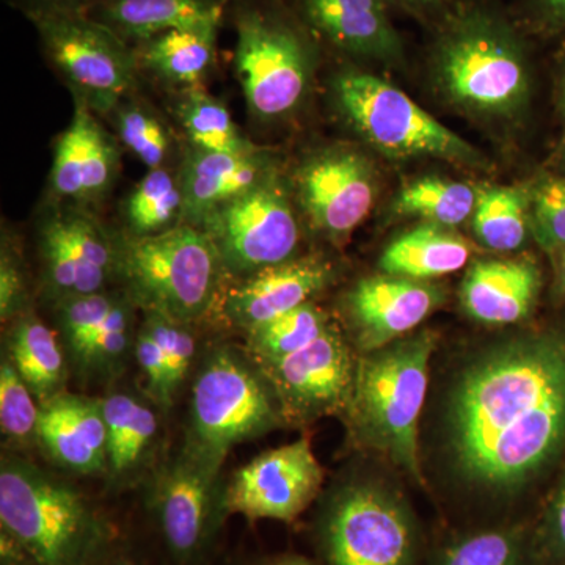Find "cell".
<instances>
[{"mask_svg":"<svg viewBox=\"0 0 565 565\" xmlns=\"http://www.w3.org/2000/svg\"><path fill=\"white\" fill-rule=\"evenodd\" d=\"M278 169L264 148L245 152H204L189 147L180 170L182 223L202 228L215 211L262 184Z\"/></svg>","mask_w":565,"mask_h":565,"instance_id":"21","label":"cell"},{"mask_svg":"<svg viewBox=\"0 0 565 565\" xmlns=\"http://www.w3.org/2000/svg\"><path fill=\"white\" fill-rule=\"evenodd\" d=\"M388 0H299L302 22L316 35L352 57L403 68V36L390 18Z\"/></svg>","mask_w":565,"mask_h":565,"instance_id":"19","label":"cell"},{"mask_svg":"<svg viewBox=\"0 0 565 565\" xmlns=\"http://www.w3.org/2000/svg\"><path fill=\"white\" fill-rule=\"evenodd\" d=\"M9 356L41 404L63 393L66 364L57 334L32 311L14 319Z\"/></svg>","mask_w":565,"mask_h":565,"instance_id":"28","label":"cell"},{"mask_svg":"<svg viewBox=\"0 0 565 565\" xmlns=\"http://www.w3.org/2000/svg\"><path fill=\"white\" fill-rule=\"evenodd\" d=\"M448 462L471 489L512 494L565 448V323L512 334L475 353L449 386Z\"/></svg>","mask_w":565,"mask_h":565,"instance_id":"1","label":"cell"},{"mask_svg":"<svg viewBox=\"0 0 565 565\" xmlns=\"http://www.w3.org/2000/svg\"><path fill=\"white\" fill-rule=\"evenodd\" d=\"M542 539L546 552L565 563V473L546 505Z\"/></svg>","mask_w":565,"mask_h":565,"instance_id":"44","label":"cell"},{"mask_svg":"<svg viewBox=\"0 0 565 565\" xmlns=\"http://www.w3.org/2000/svg\"><path fill=\"white\" fill-rule=\"evenodd\" d=\"M109 565H134V564L131 563V561L121 559V561H114V563H110Z\"/></svg>","mask_w":565,"mask_h":565,"instance_id":"52","label":"cell"},{"mask_svg":"<svg viewBox=\"0 0 565 565\" xmlns=\"http://www.w3.org/2000/svg\"><path fill=\"white\" fill-rule=\"evenodd\" d=\"M330 323L326 311L315 303H305L245 333L248 355L258 364L277 362L313 343Z\"/></svg>","mask_w":565,"mask_h":565,"instance_id":"33","label":"cell"},{"mask_svg":"<svg viewBox=\"0 0 565 565\" xmlns=\"http://www.w3.org/2000/svg\"><path fill=\"white\" fill-rule=\"evenodd\" d=\"M118 294L98 292L73 297L58 305V326L70 345L74 359L90 340L95 330L102 326L111 307L117 302Z\"/></svg>","mask_w":565,"mask_h":565,"instance_id":"40","label":"cell"},{"mask_svg":"<svg viewBox=\"0 0 565 565\" xmlns=\"http://www.w3.org/2000/svg\"><path fill=\"white\" fill-rule=\"evenodd\" d=\"M228 0H98L87 11L136 46L177 29L221 28Z\"/></svg>","mask_w":565,"mask_h":565,"instance_id":"24","label":"cell"},{"mask_svg":"<svg viewBox=\"0 0 565 565\" xmlns=\"http://www.w3.org/2000/svg\"><path fill=\"white\" fill-rule=\"evenodd\" d=\"M531 232L546 253L565 248V174H539L527 182Z\"/></svg>","mask_w":565,"mask_h":565,"instance_id":"36","label":"cell"},{"mask_svg":"<svg viewBox=\"0 0 565 565\" xmlns=\"http://www.w3.org/2000/svg\"><path fill=\"white\" fill-rule=\"evenodd\" d=\"M334 109L367 147L393 161L437 159L492 172L493 163L470 141L451 131L392 82L356 68L338 71L330 82Z\"/></svg>","mask_w":565,"mask_h":565,"instance_id":"5","label":"cell"},{"mask_svg":"<svg viewBox=\"0 0 565 565\" xmlns=\"http://www.w3.org/2000/svg\"><path fill=\"white\" fill-rule=\"evenodd\" d=\"M437 345L433 330L399 338L356 360L348 415L360 445L381 452L393 465L423 482L418 457V426L430 356Z\"/></svg>","mask_w":565,"mask_h":565,"instance_id":"4","label":"cell"},{"mask_svg":"<svg viewBox=\"0 0 565 565\" xmlns=\"http://www.w3.org/2000/svg\"><path fill=\"white\" fill-rule=\"evenodd\" d=\"M143 329L150 332L161 348L170 393L174 397L182 382L191 373L196 341L189 323L177 321L158 311H143Z\"/></svg>","mask_w":565,"mask_h":565,"instance_id":"39","label":"cell"},{"mask_svg":"<svg viewBox=\"0 0 565 565\" xmlns=\"http://www.w3.org/2000/svg\"><path fill=\"white\" fill-rule=\"evenodd\" d=\"M327 565H415L416 530L403 498L382 482L334 492L319 520Z\"/></svg>","mask_w":565,"mask_h":565,"instance_id":"10","label":"cell"},{"mask_svg":"<svg viewBox=\"0 0 565 565\" xmlns=\"http://www.w3.org/2000/svg\"><path fill=\"white\" fill-rule=\"evenodd\" d=\"M35 394L18 373L10 356L0 366V427L10 440L29 441L36 438L40 407Z\"/></svg>","mask_w":565,"mask_h":565,"instance_id":"38","label":"cell"},{"mask_svg":"<svg viewBox=\"0 0 565 565\" xmlns=\"http://www.w3.org/2000/svg\"><path fill=\"white\" fill-rule=\"evenodd\" d=\"M258 366L273 390L282 423H313L345 414L351 404L356 360L334 323L302 351Z\"/></svg>","mask_w":565,"mask_h":565,"instance_id":"15","label":"cell"},{"mask_svg":"<svg viewBox=\"0 0 565 565\" xmlns=\"http://www.w3.org/2000/svg\"><path fill=\"white\" fill-rule=\"evenodd\" d=\"M118 170L117 141L96 120L95 111L77 103L68 128L55 143L52 191L65 202L93 203L109 192Z\"/></svg>","mask_w":565,"mask_h":565,"instance_id":"20","label":"cell"},{"mask_svg":"<svg viewBox=\"0 0 565 565\" xmlns=\"http://www.w3.org/2000/svg\"><path fill=\"white\" fill-rule=\"evenodd\" d=\"M134 307L128 294H120L117 302L85 343L76 362L92 373L107 374L120 366L132 344Z\"/></svg>","mask_w":565,"mask_h":565,"instance_id":"35","label":"cell"},{"mask_svg":"<svg viewBox=\"0 0 565 565\" xmlns=\"http://www.w3.org/2000/svg\"><path fill=\"white\" fill-rule=\"evenodd\" d=\"M427 74L448 109L489 131L511 134L530 118L534 41L497 0H451L430 29Z\"/></svg>","mask_w":565,"mask_h":565,"instance_id":"2","label":"cell"},{"mask_svg":"<svg viewBox=\"0 0 565 565\" xmlns=\"http://www.w3.org/2000/svg\"><path fill=\"white\" fill-rule=\"evenodd\" d=\"M337 266L319 255L292 258L243 278L222 296V313L247 333L310 303L337 280Z\"/></svg>","mask_w":565,"mask_h":565,"instance_id":"18","label":"cell"},{"mask_svg":"<svg viewBox=\"0 0 565 565\" xmlns=\"http://www.w3.org/2000/svg\"><path fill=\"white\" fill-rule=\"evenodd\" d=\"M44 54L68 82L77 103L110 114L131 96L141 73L136 50L85 11L32 14Z\"/></svg>","mask_w":565,"mask_h":565,"instance_id":"9","label":"cell"},{"mask_svg":"<svg viewBox=\"0 0 565 565\" xmlns=\"http://www.w3.org/2000/svg\"><path fill=\"white\" fill-rule=\"evenodd\" d=\"M36 438L66 470L95 475L107 468V426L102 399L61 393L40 405Z\"/></svg>","mask_w":565,"mask_h":565,"instance_id":"23","label":"cell"},{"mask_svg":"<svg viewBox=\"0 0 565 565\" xmlns=\"http://www.w3.org/2000/svg\"><path fill=\"white\" fill-rule=\"evenodd\" d=\"M134 351H136V359L141 373L147 379L148 394L156 404L169 408L173 404L174 397L170 393L169 375H167L162 351L159 344L156 343L154 338L143 327L137 333Z\"/></svg>","mask_w":565,"mask_h":565,"instance_id":"43","label":"cell"},{"mask_svg":"<svg viewBox=\"0 0 565 565\" xmlns=\"http://www.w3.org/2000/svg\"><path fill=\"white\" fill-rule=\"evenodd\" d=\"M289 188L277 169L203 223L226 274L247 278L296 258L300 225Z\"/></svg>","mask_w":565,"mask_h":565,"instance_id":"11","label":"cell"},{"mask_svg":"<svg viewBox=\"0 0 565 565\" xmlns=\"http://www.w3.org/2000/svg\"><path fill=\"white\" fill-rule=\"evenodd\" d=\"M184 196L180 173L170 167L148 170L129 193L125 203V221L132 237L156 236L181 225Z\"/></svg>","mask_w":565,"mask_h":565,"instance_id":"31","label":"cell"},{"mask_svg":"<svg viewBox=\"0 0 565 565\" xmlns=\"http://www.w3.org/2000/svg\"><path fill=\"white\" fill-rule=\"evenodd\" d=\"M226 482L221 468L182 448L152 482L150 505L173 559L196 563L214 544L223 520Z\"/></svg>","mask_w":565,"mask_h":565,"instance_id":"12","label":"cell"},{"mask_svg":"<svg viewBox=\"0 0 565 565\" xmlns=\"http://www.w3.org/2000/svg\"><path fill=\"white\" fill-rule=\"evenodd\" d=\"M553 262V299L565 302V248L550 253Z\"/></svg>","mask_w":565,"mask_h":565,"instance_id":"49","label":"cell"},{"mask_svg":"<svg viewBox=\"0 0 565 565\" xmlns=\"http://www.w3.org/2000/svg\"><path fill=\"white\" fill-rule=\"evenodd\" d=\"M0 527L36 565H109L117 531L95 504L39 465L3 457Z\"/></svg>","mask_w":565,"mask_h":565,"instance_id":"3","label":"cell"},{"mask_svg":"<svg viewBox=\"0 0 565 565\" xmlns=\"http://www.w3.org/2000/svg\"><path fill=\"white\" fill-rule=\"evenodd\" d=\"M544 288V274L531 256L478 259L460 286V303L475 321L509 326L526 321Z\"/></svg>","mask_w":565,"mask_h":565,"instance_id":"22","label":"cell"},{"mask_svg":"<svg viewBox=\"0 0 565 565\" xmlns=\"http://www.w3.org/2000/svg\"><path fill=\"white\" fill-rule=\"evenodd\" d=\"M478 189L467 182L445 178H419L405 184L392 204L396 217L418 218L456 230L473 217Z\"/></svg>","mask_w":565,"mask_h":565,"instance_id":"30","label":"cell"},{"mask_svg":"<svg viewBox=\"0 0 565 565\" xmlns=\"http://www.w3.org/2000/svg\"><path fill=\"white\" fill-rule=\"evenodd\" d=\"M107 426V468L114 482L132 478L150 459L159 424L150 405L128 393L103 397Z\"/></svg>","mask_w":565,"mask_h":565,"instance_id":"27","label":"cell"},{"mask_svg":"<svg viewBox=\"0 0 565 565\" xmlns=\"http://www.w3.org/2000/svg\"><path fill=\"white\" fill-rule=\"evenodd\" d=\"M555 172L565 174V147L561 145L555 156Z\"/></svg>","mask_w":565,"mask_h":565,"instance_id":"51","label":"cell"},{"mask_svg":"<svg viewBox=\"0 0 565 565\" xmlns=\"http://www.w3.org/2000/svg\"><path fill=\"white\" fill-rule=\"evenodd\" d=\"M28 17L40 13H52V11H85L92 9L93 3L98 0H17Z\"/></svg>","mask_w":565,"mask_h":565,"instance_id":"47","label":"cell"},{"mask_svg":"<svg viewBox=\"0 0 565 565\" xmlns=\"http://www.w3.org/2000/svg\"><path fill=\"white\" fill-rule=\"evenodd\" d=\"M29 300H31V294H29L21 253L10 236H3L2 252H0V319L2 322H13L14 319L31 311Z\"/></svg>","mask_w":565,"mask_h":565,"instance_id":"41","label":"cell"},{"mask_svg":"<svg viewBox=\"0 0 565 565\" xmlns=\"http://www.w3.org/2000/svg\"><path fill=\"white\" fill-rule=\"evenodd\" d=\"M511 13L531 40L565 43V0H519Z\"/></svg>","mask_w":565,"mask_h":565,"instance_id":"42","label":"cell"},{"mask_svg":"<svg viewBox=\"0 0 565 565\" xmlns=\"http://www.w3.org/2000/svg\"><path fill=\"white\" fill-rule=\"evenodd\" d=\"M189 415L184 448L221 470L234 446L273 433L282 423L262 367L228 345L204 356Z\"/></svg>","mask_w":565,"mask_h":565,"instance_id":"7","label":"cell"},{"mask_svg":"<svg viewBox=\"0 0 565 565\" xmlns=\"http://www.w3.org/2000/svg\"><path fill=\"white\" fill-rule=\"evenodd\" d=\"M262 565H316L313 561L302 555H280L269 557Z\"/></svg>","mask_w":565,"mask_h":565,"instance_id":"50","label":"cell"},{"mask_svg":"<svg viewBox=\"0 0 565 565\" xmlns=\"http://www.w3.org/2000/svg\"><path fill=\"white\" fill-rule=\"evenodd\" d=\"M444 302V288L433 281L382 273L345 292L343 313L353 344L366 353L414 333Z\"/></svg>","mask_w":565,"mask_h":565,"instance_id":"17","label":"cell"},{"mask_svg":"<svg viewBox=\"0 0 565 565\" xmlns=\"http://www.w3.org/2000/svg\"><path fill=\"white\" fill-rule=\"evenodd\" d=\"M43 278L55 302L106 291L117 277V237L79 203L44 212L39 226Z\"/></svg>","mask_w":565,"mask_h":565,"instance_id":"14","label":"cell"},{"mask_svg":"<svg viewBox=\"0 0 565 565\" xmlns=\"http://www.w3.org/2000/svg\"><path fill=\"white\" fill-rule=\"evenodd\" d=\"M218 28L177 29L136 44L140 71L180 87L199 88L215 62Z\"/></svg>","mask_w":565,"mask_h":565,"instance_id":"26","label":"cell"},{"mask_svg":"<svg viewBox=\"0 0 565 565\" xmlns=\"http://www.w3.org/2000/svg\"><path fill=\"white\" fill-rule=\"evenodd\" d=\"M236 35L234 66L252 117L264 122L292 117L315 76V47L302 25L269 7L244 6Z\"/></svg>","mask_w":565,"mask_h":565,"instance_id":"8","label":"cell"},{"mask_svg":"<svg viewBox=\"0 0 565 565\" xmlns=\"http://www.w3.org/2000/svg\"><path fill=\"white\" fill-rule=\"evenodd\" d=\"M388 2L399 7L430 31L444 17L451 0H388Z\"/></svg>","mask_w":565,"mask_h":565,"instance_id":"45","label":"cell"},{"mask_svg":"<svg viewBox=\"0 0 565 565\" xmlns=\"http://www.w3.org/2000/svg\"><path fill=\"white\" fill-rule=\"evenodd\" d=\"M438 565H526L520 530H490L468 535L446 550Z\"/></svg>","mask_w":565,"mask_h":565,"instance_id":"37","label":"cell"},{"mask_svg":"<svg viewBox=\"0 0 565 565\" xmlns=\"http://www.w3.org/2000/svg\"><path fill=\"white\" fill-rule=\"evenodd\" d=\"M563 145H564V147H565V140L563 141Z\"/></svg>","mask_w":565,"mask_h":565,"instance_id":"53","label":"cell"},{"mask_svg":"<svg viewBox=\"0 0 565 565\" xmlns=\"http://www.w3.org/2000/svg\"><path fill=\"white\" fill-rule=\"evenodd\" d=\"M471 244L456 230L419 222L386 245L379 259L382 273L430 281L463 269Z\"/></svg>","mask_w":565,"mask_h":565,"instance_id":"25","label":"cell"},{"mask_svg":"<svg viewBox=\"0 0 565 565\" xmlns=\"http://www.w3.org/2000/svg\"><path fill=\"white\" fill-rule=\"evenodd\" d=\"M475 239L493 252H515L533 237L526 185H487L478 189L471 217Z\"/></svg>","mask_w":565,"mask_h":565,"instance_id":"29","label":"cell"},{"mask_svg":"<svg viewBox=\"0 0 565 565\" xmlns=\"http://www.w3.org/2000/svg\"><path fill=\"white\" fill-rule=\"evenodd\" d=\"M0 561L2 565H36L24 546L0 527Z\"/></svg>","mask_w":565,"mask_h":565,"instance_id":"48","label":"cell"},{"mask_svg":"<svg viewBox=\"0 0 565 565\" xmlns=\"http://www.w3.org/2000/svg\"><path fill=\"white\" fill-rule=\"evenodd\" d=\"M322 482L321 463L308 438H300L239 468L226 482V509L245 519L292 522L313 503Z\"/></svg>","mask_w":565,"mask_h":565,"instance_id":"16","label":"cell"},{"mask_svg":"<svg viewBox=\"0 0 565 565\" xmlns=\"http://www.w3.org/2000/svg\"><path fill=\"white\" fill-rule=\"evenodd\" d=\"M552 77L553 104H555L556 117L563 128L565 140V43H561L553 54Z\"/></svg>","mask_w":565,"mask_h":565,"instance_id":"46","label":"cell"},{"mask_svg":"<svg viewBox=\"0 0 565 565\" xmlns=\"http://www.w3.org/2000/svg\"><path fill=\"white\" fill-rule=\"evenodd\" d=\"M294 199L311 226L329 243L344 245L373 211L377 167L348 143L313 151L294 172Z\"/></svg>","mask_w":565,"mask_h":565,"instance_id":"13","label":"cell"},{"mask_svg":"<svg viewBox=\"0 0 565 565\" xmlns=\"http://www.w3.org/2000/svg\"><path fill=\"white\" fill-rule=\"evenodd\" d=\"M115 131L118 140L136 156L148 170L169 167L173 154L172 131L148 104L122 99L114 110Z\"/></svg>","mask_w":565,"mask_h":565,"instance_id":"34","label":"cell"},{"mask_svg":"<svg viewBox=\"0 0 565 565\" xmlns=\"http://www.w3.org/2000/svg\"><path fill=\"white\" fill-rule=\"evenodd\" d=\"M117 277L143 311L199 322L221 299L223 269L211 237L181 223L156 236L117 237Z\"/></svg>","mask_w":565,"mask_h":565,"instance_id":"6","label":"cell"},{"mask_svg":"<svg viewBox=\"0 0 565 565\" xmlns=\"http://www.w3.org/2000/svg\"><path fill=\"white\" fill-rule=\"evenodd\" d=\"M177 117L193 150L245 152L258 148L241 132L225 104L202 87L180 93Z\"/></svg>","mask_w":565,"mask_h":565,"instance_id":"32","label":"cell"}]
</instances>
